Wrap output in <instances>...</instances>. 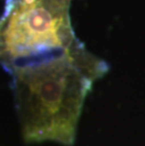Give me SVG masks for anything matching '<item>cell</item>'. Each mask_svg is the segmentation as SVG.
I'll list each match as a JSON object with an SVG mask.
<instances>
[{"instance_id":"obj_1","label":"cell","mask_w":145,"mask_h":146,"mask_svg":"<svg viewBox=\"0 0 145 146\" xmlns=\"http://www.w3.org/2000/svg\"><path fill=\"white\" fill-rule=\"evenodd\" d=\"M109 65L81 42L60 57L12 73L16 111L26 142H75L85 99Z\"/></svg>"},{"instance_id":"obj_2","label":"cell","mask_w":145,"mask_h":146,"mask_svg":"<svg viewBox=\"0 0 145 146\" xmlns=\"http://www.w3.org/2000/svg\"><path fill=\"white\" fill-rule=\"evenodd\" d=\"M70 0H6L0 17V66L11 74L79 45Z\"/></svg>"}]
</instances>
